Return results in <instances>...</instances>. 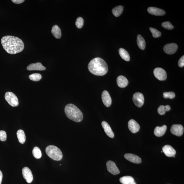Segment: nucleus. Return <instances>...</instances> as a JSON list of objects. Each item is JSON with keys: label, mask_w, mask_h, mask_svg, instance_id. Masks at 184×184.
I'll list each match as a JSON object with an SVG mask.
<instances>
[{"label": "nucleus", "mask_w": 184, "mask_h": 184, "mask_svg": "<svg viewBox=\"0 0 184 184\" xmlns=\"http://www.w3.org/2000/svg\"><path fill=\"white\" fill-rule=\"evenodd\" d=\"M88 69L93 75L102 76L107 73L108 67L104 60L100 58L96 57L90 61L88 64Z\"/></svg>", "instance_id": "2"}, {"label": "nucleus", "mask_w": 184, "mask_h": 184, "mask_svg": "<svg viewBox=\"0 0 184 184\" xmlns=\"http://www.w3.org/2000/svg\"><path fill=\"white\" fill-rule=\"evenodd\" d=\"M124 7L122 6H119L113 9L112 10V13L116 17L120 16L123 11Z\"/></svg>", "instance_id": "26"}, {"label": "nucleus", "mask_w": 184, "mask_h": 184, "mask_svg": "<svg viewBox=\"0 0 184 184\" xmlns=\"http://www.w3.org/2000/svg\"><path fill=\"white\" fill-rule=\"evenodd\" d=\"M163 153L168 157H173L175 156L176 151L175 149L170 145H166L162 148Z\"/></svg>", "instance_id": "14"}, {"label": "nucleus", "mask_w": 184, "mask_h": 184, "mask_svg": "<svg viewBox=\"0 0 184 184\" xmlns=\"http://www.w3.org/2000/svg\"><path fill=\"white\" fill-rule=\"evenodd\" d=\"M12 1L15 4H18L23 2L25 1L24 0H12Z\"/></svg>", "instance_id": "36"}, {"label": "nucleus", "mask_w": 184, "mask_h": 184, "mask_svg": "<svg viewBox=\"0 0 184 184\" xmlns=\"http://www.w3.org/2000/svg\"><path fill=\"white\" fill-rule=\"evenodd\" d=\"M171 109L170 106L169 105L164 106L160 105L157 109V112L160 115H164L166 112H168Z\"/></svg>", "instance_id": "27"}, {"label": "nucleus", "mask_w": 184, "mask_h": 184, "mask_svg": "<svg viewBox=\"0 0 184 184\" xmlns=\"http://www.w3.org/2000/svg\"><path fill=\"white\" fill-rule=\"evenodd\" d=\"M149 30L152 34L154 38H157L161 36V32L158 31L157 29L150 27L149 28Z\"/></svg>", "instance_id": "30"}, {"label": "nucleus", "mask_w": 184, "mask_h": 184, "mask_svg": "<svg viewBox=\"0 0 184 184\" xmlns=\"http://www.w3.org/2000/svg\"><path fill=\"white\" fill-rule=\"evenodd\" d=\"M119 52L120 56L125 60L128 61L130 60V56L128 51L123 48L119 49Z\"/></svg>", "instance_id": "23"}, {"label": "nucleus", "mask_w": 184, "mask_h": 184, "mask_svg": "<svg viewBox=\"0 0 184 184\" xmlns=\"http://www.w3.org/2000/svg\"><path fill=\"white\" fill-rule=\"evenodd\" d=\"M128 127L132 133H137L140 129V126L138 123L133 119H131L128 123Z\"/></svg>", "instance_id": "13"}, {"label": "nucleus", "mask_w": 184, "mask_h": 184, "mask_svg": "<svg viewBox=\"0 0 184 184\" xmlns=\"http://www.w3.org/2000/svg\"><path fill=\"white\" fill-rule=\"evenodd\" d=\"M54 36L59 39L61 37V32L60 28L57 25H55L53 27L51 31Z\"/></svg>", "instance_id": "22"}, {"label": "nucleus", "mask_w": 184, "mask_h": 184, "mask_svg": "<svg viewBox=\"0 0 184 184\" xmlns=\"http://www.w3.org/2000/svg\"><path fill=\"white\" fill-rule=\"evenodd\" d=\"M17 136L19 142L23 144L26 141V136L24 132L22 130H19L17 132Z\"/></svg>", "instance_id": "25"}, {"label": "nucleus", "mask_w": 184, "mask_h": 184, "mask_svg": "<svg viewBox=\"0 0 184 184\" xmlns=\"http://www.w3.org/2000/svg\"><path fill=\"white\" fill-rule=\"evenodd\" d=\"M2 173L1 170H0V184H1L2 179Z\"/></svg>", "instance_id": "37"}, {"label": "nucleus", "mask_w": 184, "mask_h": 184, "mask_svg": "<svg viewBox=\"0 0 184 184\" xmlns=\"http://www.w3.org/2000/svg\"><path fill=\"white\" fill-rule=\"evenodd\" d=\"M67 117L72 121L79 122L83 119V115L82 112L77 107L72 104L66 105L64 108Z\"/></svg>", "instance_id": "3"}, {"label": "nucleus", "mask_w": 184, "mask_h": 184, "mask_svg": "<svg viewBox=\"0 0 184 184\" xmlns=\"http://www.w3.org/2000/svg\"><path fill=\"white\" fill-rule=\"evenodd\" d=\"M171 133L178 137L182 136L184 132V128L181 125H173L170 129Z\"/></svg>", "instance_id": "8"}, {"label": "nucleus", "mask_w": 184, "mask_h": 184, "mask_svg": "<svg viewBox=\"0 0 184 184\" xmlns=\"http://www.w3.org/2000/svg\"><path fill=\"white\" fill-rule=\"evenodd\" d=\"M163 96L164 98L172 99L175 97V93L173 92H166L163 93Z\"/></svg>", "instance_id": "32"}, {"label": "nucleus", "mask_w": 184, "mask_h": 184, "mask_svg": "<svg viewBox=\"0 0 184 184\" xmlns=\"http://www.w3.org/2000/svg\"><path fill=\"white\" fill-rule=\"evenodd\" d=\"M147 11L151 14L156 16H163L166 13L163 10L154 7L148 8Z\"/></svg>", "instance_id": "16"}, {"label": "nucleus", "mask_w": 184, "mask_h": 184, "mask_svg": "<svg viewBox=\"0 0 184 184\" xmlns=\"http://www.w3.org/2000/svg\"><path fill=\"white\" fill-rule=\"evenodd\" d=\"M178 47L175 43H171L165 45L163 47L165 52L168 54L171 55L175 53L178 49Z\"/></svg>", "instance_id": "11"}, {"label": "nucleus", "mask_w": 184, "mask_h": 184, "mask_svg": "<svg viewBox=\"0 0 184 184\" xmlns=\"http://www.w3.org/2000/svg\"><path fill=\"white\" fill-rule=\"evenodd\" d=\"M117 85L121 88H125L127 87L129 83L128 80L125 77L121 76H118L117 79Z\"/></svg>", "instance_id": "20"}, {"label": "nucleus", "mask_w": 184, "mask_h": 184, "mask_svg": "<svg viewBox=\"0 0 184 184\" xmlns=\"http://www.w3.org/2000/svg\"><path fill=\"white\" fill-rule=\"evenodd\" d=\"M29 78L33 81L37 82L42 78V76L39 73H34L29 76Z\"/></svg>", "instance_id": "29"}, {"label": "nucleus", "mask_w": 184, "mask_h": 184, "mask_svg": "<svg viewBox=\"0 0 184 184\" xmlns=\"http://www.w3.org/2000/svg\"><path fill=\"white\" fill-rule=\"evenodd\" d=\"M154 75L158 80L162 81L166 80L167 75L166 71L161 67H157L153 71Z\"/></svg>", "instance_id": "6"}, {"label": "nucleus", "mask_w": 184, "mask_h": 184, "mask_svg": "<svg viewBox=\"0 0 184 184\" xmlns=\"http://www.w3.org/2000/svg\"><path fill=\"white\" fill-rule=\"evenodd\" d=\"M162 26L167 30H172L174 28L173 26L169 22H162Z\"/></svg>", "instance_id": "33"}, {"label": "nucleus", "mask_w": 184, "mask_h": 184, "mask_svg": "<svg viewBox=\"0 0 184 184\" xmlns=\"http://www.w3.org/2000/svg\"><path fill=\"white\" fill-rule=\"evenodd\" d=\"M5 97L6 101L13 107H16L18 105V98L14 93L7 92H6Z\"/></svg>", "instance_id": "5"}, {"label": "nucleus", "mask_w": 184, "mask_h": 184, "mask_svg": "<svg viewBox=\"0 0 184 184\" xmlns=\"http://www.w3.org/2000/svg\"><path fill=\"white\" fill-rule=\"evenodd\" d=\"M102 125L106 135L109 137L114 138V134L113 132L108 123L105 121H103L102 122Z\"/></svg>", "instance_id": "17"}, {"label": "nucleus", "mask_w": 184, "mask_h": 184, "mask_svg": "<svg viewBox=\"0 0 184 184\" xmlns=\"http://www.w3.org/2000/svg\"><path fill=\"white\" fill-rule=\"evenodd\" d=\"M7 134L4 131H0V141H4L7 140Z\"/></svg>", "instance_id": "34"}, {"label": "nucleus", "mask_w": 184, "mask_h": 184, "mask_svg": "<svg viewBox=\"0 0 184 184\" xmlns=\"http://www.w3.org/2000/svg\"><path fill=\"white\" fill-rule=\"evenodd\" d=\"M1 43L6 52L10 54H15L22 52L24 48L23 41L20 39L11 35L3 37Z\"/></svg>", "instance_id": "1"}, {"label": "nucleus", "mask_w": 184, "mask_h": 184, "mask_svg": "<svg viewBox=\"0 0 184 184\" xmlns=\"http://www.w3.org/2000/svg\"><path fill=\"white\" fill-rule=\"evenodd\" d=\"M22 176L28 183H31L33 180V177L31 171L28 167H25L22 169Z\"/></svg>", "instance_id": "10"}, {"label": "nucleus", "mask_w": 184, "mask_h": 184, "mask_svg": "<svg viewBox=\"0 0 184 184\" xmlns=\"http://www.w3.org/2000/svg\"><path fill=\"white\" fill-rule=\"evenodd\" d=\"M178 66L180 67H182L184 66V56H182L179 59L178 63Z\"/></svg>", "instance_id": "35"}, {"label": "nucleus", "mask_w": 184, "mask_h": 184, "mask_svg": "<svg viewBox=\"0 0 184 184\" xmlns=\"http://www.w3.org/2000/svg\"><path fill=\"white\" fill-rule=\"evenodd\" d=\"M33 154L34 157L36 159H39L42 157V153L40 148L37 147H34L33 150Z\"/></svg>", "instance_id": "28"}, {"label": "nucleus", "mask_w": 184, "mask_h": 184, "mask_svg": "<svg viewBox=\"0 0 184 184\" xmlns=\"http://www.w3.org/2000/svg\"><path fill=\"white\" fill-rule=\"evenodd\" d=\"M102 99L103 104L106 107H109L111 105L112 102V99L108 92L106 90L103 92Z\"/></svg>", "instance_id": "12"}, {"label": "nucleus", "mask_w": 184, "mask_h": 184, "mask_svg": "<svg viewBox=\"0 0 184 184\" xmlns=\"http://www.w3.org/2000/svg\"><path fill=\"white\" fill-rule=\"evenodd\" d=\"M84 21L82 17H79L77 18L76 22V25L77 28H81L84 25Z\"/></svg>", "instance_id": "31"}, {"label": "nucleus", "mask_w": 184, "mask_h": 184, "mask_svg": "<svg viewBox=\"0 0 184 184\" xmlns=\"http://www.w3.org/2000/svg\"><path fill=\"white\" fill-rule=\"evenodd\" d=\"M119 180L122 184H137L133 178L130 176L122 177Z\"/></svg>", "instance_id": "21"}, {"label": "nucleus", "mask_w": 184, "mask_h": 184, "mask_svg": "<svg viewBox=\"0 0 184 184\" xmlns=\"http://www.w3.org/2000/svg\"><path fill=\"white\" fill-rule=\"evenodd\" d=\"M137 44L138 46L141 50H144L146 47V43L143 37L140 35L137 36Z\"/></svg>", "instance_id": "24"}, {"label": "nucleus", "mask_w": 184, "mask_h": 184, "mask_svg": "<svg viewBox=\"0 0 184 184\" xmlns=\"http://www.w3.org/2000/svg\"><path fill=\"white\" fill-rule=\"evenodd\" d=\"M27 69L29 71H43L46 70V67L42 65L41 63H37L30 64L27 67Z\"/></svg>", "instance_id": "18"}, {"label": "nucleus", "mask_w": 184, "mask_h": 184, "mask_svg": "<svg viewBox=\"0 0 184 184\" xmlns=\"http://www.w3.org/2000/svg\"><path fill=\"white\" fill-rule=\"evenodd\" d=\"M106 167L108 172L112 175H117L120 173L116 164L112 161H108L106 163Z\"/></svg>", "instance_id": "9"}, {"label": "nucleus", "mask_w": 184, "mask_h": 184, "mask_svg": "<svg viewBox=\"0 0 184 184\" xmlns=\"http://www.w3.org/2000/svg\"><path fill=\"white\" fill-rule=\"evenodd\" d=\"M46 151L47 156L53 160L59 161L62 159V152L55 146L53 145L48 146L46 148Z\"/></svg>", "instance_id": "4"}, {"label": "nucleus", "mask_w": 184, "mask_h": 184, "mask_svg": "<svg viewBox=\"0 0 184 184\" xmlns=\"http://www.w3.org/2000/svg\"><path fill=\"white\" fill-rule=\"evenodd\" d=\"M167 129L166 125H164L162 127L157 126L154 130V134L157 137H161L165 134Z\"/></svg>", "instance_id": "19"}, {"label": "nucleus", "mask_w": 184, "mask_h": 184, "mask_svg": "<svg viewBox=\"0 0 184 184\" xmlns=\"http://www.w3.org/2000/svg\"><path fill=\"white\" fill-rule=\"evenodd\" d=\"M133 100L134 104L138 107H141L144 104V96L141 93L137 92L135 93L133 96Z\"/></svg>", "instance_id": "7"}, {"label": "nucleus", "mask_w": 184, "mask_h": 184, "mask_svg": "<svg viewBox=\"0 0 184 184\" xmlns=\"http://www.w3.org/2000/svg\"><path fill=\"white\" fill-rule=\"evenodd\" d=\"M124 157L125 159L134 163L140 164L141 162V158L136 155L126 153Z\"/></svg>", "instance_id": "15"}]
</instances>
